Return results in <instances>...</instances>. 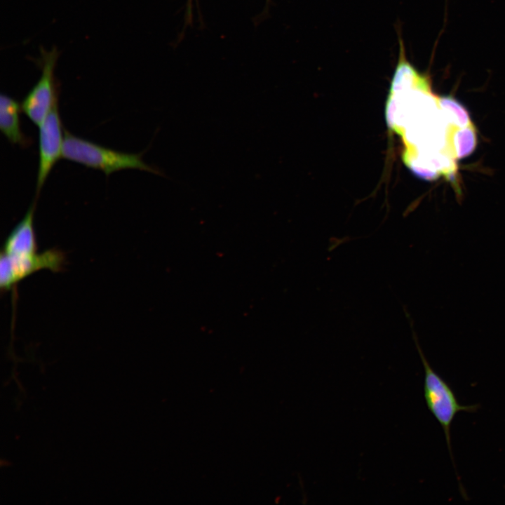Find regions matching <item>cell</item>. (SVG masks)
I'll list each match as a JSON object with an SVG mask.
<instances>
[{
	"mask_svg": "<svg viewBox=\"0 0 505 505\" xmlns=\"http://www.w3.org/2000/svg\"><path fill=\"white\" fill-rule=\"evenodd\" d=\"M477 144L476 130L471 124L460 128L450 135L447 142L448 152L454 159H460L470 155Z\"/></svg>",
	"mask_w": 505,
	"mask_h": 505,
	"instance_id": "ba28073f",
	"label": "cell"
},
{
	"mask_svg": "<svg viewBox=\"0 0 505 505\" xmlns=\"http://www.w3.org/2000/svg\"><path fill=\"white\" fill-rule=\"evenodd\" d=\"M64 133L62 158L67 160L102 170L107 176L121 170L137 169L167 177L162 170L142 160L144 152H121L76 137L67 130Z\"/></svg>",
	"mask_w": 505,
	"mask_h": 505,
	"instance_id": "6da1fadb",
	"label": "cell"
},
{
	"mask_svg": "<svg viewBox=\"0 0 505 505\" xmlns=\"http://www.w3.org/2000/svg\"><path fill=\"white\" fill-rule=\"evenodd\" d=\"M65 260L64 253L55 248L28 256H12L1 251V289L8 290L24 278L41 269L59 271L64 265Z\"/></svg>",
	"mask_w": 505,
	"mask_h": 505,
	"instance_id": "277c9868",
	"label": "cell"
},
{
	"mask_svg": "<svg viewBox=\"0 0 505 505\" xmlns=\"http://www.w3.org/2000/svg\"><path fill=\"white\" fill-rule=\"evenodd\" d=\"M36 201L32 203L21 221L6 238L3 252L12 256H28L36 253V241L34 228Z\"/></svg>",
	"mask_w": 505,
	"mask_h": 505,
	"instance_id": "8992f818",
	"label": "cell"
},
{
	"mask_svg": "<svg viewBox=\"0 0 505 505\" xmlns=\"http://www.w3.org/2000/svg\"><path fill=\"white\" fill-rule=\"evenodd\" d=\"M406 316L410 322L413 339L424 368V395L428 409L441 425L453 465L454 464L451 447L450 427L456 415L459 412H472L477 410L478 405H462L449 384L431 367L426 360L412 327L410 314L405 309Z\"/></svg>",
	"mask_w": 505,
	"mask_h": 505,
	"instance_id": "7a4b0ae2",
	"label": "cell"
},
{
	"mask_svg": "<svg viewBox=\"0 0 505 505\" xmlns=\"http://www.w3.org/2000/svg\"><path fill=\"white\" fill-rule=\"evenodd\" d=\"M443 116L450 125L464 128L471 125V121L466 109L451 96L438 99Z\"/></svg>",
	"mask_w": 505,
	"mask_h": 505,
	"instance_id": "9c48e42d",
	"label": "cell"
},
{
	"mask_svg": "<svg viewBox=\"0 0 505 505\" xmlns=\"http://www.w3.org/2000/svg\"><path fill=\"white\" fill-rule=\"evenodd\" d=\"M58 57L57 48H41L40 58L36 61L41 70V76L21 103L22 111L38 126L58 103L54 70Z\"/></svg>",
	"mask_w": 505,
	"mask_h": 505,
	"instance_id": "3957f363",
	"label": "cell"
},
{
	"mask_svg": "<svg viewBox=\"0 0 505 505\" xmlns=\"http://www.w3.org/2000/svg\"><path fill=\"white\" fill-rule=\"evenodd\" d=\"M39 166L36 196L41 188L54 165L62 157L64 134L62 124L56 103L39 126Z\"/></svg>",
	"mask_w": 505,
	"mask_h": 505,
	"instance_id": "5b68a950",
	"label": "cell"
},
{
	"mask_svg": "<svg viewBox=\"0 0 505 505\" xmlns=\"http://www.w3.org/2000/svg\"><path fill=\"white\" fill-rule=\"evenodd\" d=\"M21 105L6 95L0 97V129L7 140L13 144L27 147L29 139L22 133L20 126Z\"/></svg>",
	"mask_w": 505,
	"mask_h": 505,
	"instance_id": "52a82bcc",
	"label": "cell"
},
{
	"mask_svg": "<svg viewBox=\"0 0 505 505\" xmlns=\"http://www.w3.org/2000/svg\"><path fill=\"white\" fill-rule=\"evenodd\" d=\"M267 1H269V0H267Z\"/></svg>",
	"mask_w": 505,
	"mask_h": 505,
	"instance_id": "30bf717a",
	"label": "cell"
}]
</instances>
